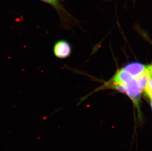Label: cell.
<instances>
[{
  "label": "cell",
  "instance_id": "6da1fadb",
  "mask_svg": "<svg viewBox=\"0 0 152 151\" xmlns=\"http://www.w3.org/2000/svg\"><path fill=\"white\" fill-rule=\"evenodd\" d=\"M124 86L126 89V94L132 100L136 107L139 108L141 90L136 79L132 77L125 83Z\"/></svg>",
  "mask_w": 152,
  "mask_h": 151
},
{
  "label": "cell",
  "instance_id": "7a4b0ae2",
  "mask_svg": "<svg viewBox=\"0 0 152 151\" xmlns=\"http://www.w3.org/2000/svg\"><path fill=\"white\" fill-rule=\"evenodd\" d=\"M55 56L60 59H66L70 56L72 52L70 45L66 40H59L57 42L53 48Z\"/></svg>",
  "mask_w": 152,
  "mask_h": 151
},
{
  "label": "cell",
  "instance_id": "3957f363",
  "mask_svg": "<svg viewBox=\"0 0 152 151\" xmlns=\"http://www.w3.org/2000/svg\"><path fill=\"white\" fill-rule=\"evenodd\" d=\"M147 65L138 62L129 63L124 67V69L132 77L136 78L145 71Z\"/></svg>",
  "mask_w": 152,
  "mask_h": 151
},
{
  "label": "cell",
  "instance_id": "277c9868",
  "mask_svg": "<svg viewBox=\"0 0 152 151\" xmlns=\"http://www.w3.org/2000/svg\"><path fill=\"white\" fill-rule=\"evenodd\" d=\"M144 91L146 94L150 99L152 98V78L148 82Z\"/></svg>",
  "mask_w": 152,
  "mask_h": 151
},
{
  "label": "cell",
  "instance_id": "5b68a950",
  "mask_svg": "<svg viewBox=\"0 0 152 151\" xmlns=\"http://www.w3.org/2000/svg\"><path fill=\"white\" fill-rule=\"evenodd\" d=\"M41 1L49 4L56 9H59L61 7L60 4H59V0H41Z\"/></svg>",
  "mask_w": 152,
  "mask_h": 151
},
{
  "label": "cell",
  "instance_id": "8992f818",
  "mask_svg": "<svg viewBox=\"0 0 152 151\" xmlns=\"http://www.w3.org/2000/svg\"><path fill=\"white\" fill-rule=\"evenodd\" d=\"M150 100H151V105L152 108V98L150 99Z\"/></svg>",
  "mask_w": 152,
  "mask_h": 151
}]
</instances>
